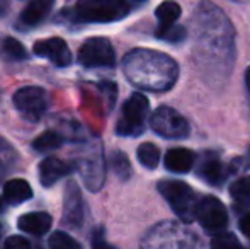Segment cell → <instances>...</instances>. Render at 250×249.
Wrapping results in <instances>:
<instances>
[{
    "label": "cell",
    "mask_w": 250,
    "mask_h": 249,
    "mask_svg": "<svg viewBox=\"0 0 250 249\" xmlns=\"http://www.w3.org/2000/svg\"><path fill=\"white\" fill-rule=\"evenodd\" d=\"M123 70L129 82L151 92L168 91L179 77V67L174 58L146 48L129 51L123 60Z\"/></svg>",
    "instance_id": "1"
},
{
    "label": "cell",
    "mask_w": 250,
    "mask_h": 249,
    "mask_svg": "<svg viewBox=\"0 0 250 249\" xmlns=\"http://www.w3.org/2000/svg\"><path fill=\"white\" fill-rule=\"evenodd\" d=\"M192 23L196 26V43L201 48L227 53L233 46V29L220 9L203 5Z\"/></svg>",
    "instance_id": "2"
},
{
    "label": "cell",
    "mask_w": 250,
    "mask_h": 249,
    "mask_svg": "<svg viewBox=\"0 0 250 249\" xmlns=\"http://www.w3.org/2000/svg\"><path fill=\"white\" fill-rule=\"evenodd\" d=\"M146 248H194L198 246V237L182 224L162 222L151 227L143 239Z\"/></svg>",
    "instance_id": "3"
},
{
    "label": "cell",
    "mask_w": 250,
    "mask_h": 249,
    "mask_svg": "<svg viewBox=\"0 0 250 249\" xmlns=\"http://www.w3.org/2000/svg\"><path fill=\"white\" fill-rule=\"evenodd\" d=\"M158 191L167 200V203L172 206L175 215L186 224L194 222L196 206H198V196L194 189L182 181H160Z\"/></svg>",
    "instance_id": "4"
},
{
    "label": "cell",
    "mask_w": 250,
    "mask_h": 249,
    "mask_svg": "<svg viewBox=\"0 0 250 249\" xmlns=\"http://www.w3.org/2000/svg\"><path fill=\"white\" fill-rule=\"evenodd\" d=\"M129 12L126 0H79L77 19L83 23H114Z\"/></svg>",
    "instance_id": "5"
},
{
    "label": "cell",
    "mask_w": 250,
    "mask_h": 249,
    "mask_svg": "<svg viewBox=\"0 0 250 249\" xmlns=\"http://www.w3.org/2000/svg\"><path fill=\"white\" fill-rule=\"evenodd\" d=\"M148 99L143 94H131L129 99L125 103V106H123L121 120L118 121V126H116L119 135L136 136L140 133H143L145 120L148 116Z\"/></svg>",
    "instance_id": "6"
},
{
    "label": "cell",
    "mask_w": 250,
    "mask_h": 249,
    "mask_svg": "<svg viewBox=\"0 0 250 249\" xmlns=\"http://www.w3.org/2000/svg\"><path fill=\"white\" fill-rule=\"evenodd\" d=\"M150 125L157 135L164 138L179 140L189 135V123L182 114L168 106H162L151 114Z\"/></svg>",
    "instance_id": "7"
},
{
    "label": "cell",
    "mask_w": 250,
    "mask_h": 249,
    "mask_svg": "<svg viewBox=\"0 0 250 249\" xmlns=\"http://www.w3.org/2000/svg\"><path fill=\"white\" fill-rule=\"evenodd\" d=\"M79 60L83 67H114L116 51L111 41L105 38H90L79 50Z\"/></svg>",
    "instance_id": "8"
},
{
    "label": "cell",
    "mask_w": 250,
    "mask_h": 249,
    "mask_svg": "<svg viewBox=\"0 0 250 249\" xmlns=\"http://www.w3.org/2000/svg\"><path fill=\"white\" fill-rule=\"evenodd\" d=\"M204 230L208 232H220L227 227L228 224V213L225 205L214 196H204L198 202L196 206V217Z\"/></svg>",
    "instance_id": "9"
},
{
    "label": "cell",
    "mask_w": 250,
    "mask_h": 249,
    "mask_svg": "<svg viewBox=\"0 0 250 249\" xmlns=\"http://www.w3.org/2000/svg\"><path fill=\"white\" fill-rule=\"evenodd\" d=\"M14 104L26 120L38 121L46 111V94L41 87H22L14 94Z\"/></svg>",
    "instance_id": "10"
},
{
    "label": "cell",
    "mask_w": 250,
    "mask_h": 249,
    "mask_svg": "<svg viewBox=\"0 0 250 249\" xmlns=\"http://www.w3.org/2000/svg\"><path fill=\"white\" fill-rule=\"evenodd\" d=\"M34 53L38 57L48 58L56 67H68L72 63L70 48L62 38H48L34 43Z\"/></svg>",
    "instance_id": "11"
},
{
    "label": "cell",
    "mask_w": 250,
    "mask_h": 249,
    "mask_svg": "<svg viewBox=\"0 0 250 249\" xmlns=\"http://www.w3.org/2000/svg\"><path fill=\"white\" fill-rule=\"evenodd\" d=\"M83 220V202L80 189L75 183H68L65 188V200H63V222L66 226L80 227Z\"/></svg>",
    "instance_id": "12"
},
{
    "label": "cell",
    "mask_w": 250,
    "mask_h": 249,
    "mask_svg": "<svg viewBox=\"0 0 250 249\" xmlns=\"http://www.w3.org/2000/svg\"><path fill=\"white\" fill-rule=\"evenodd\" d=\"M82 176L90 189H99L104 183V159L99 142L92 149L89 159L82 162Z\"/></svg>",
    "instance_id": "13"
},
{
    "label": "cell",
    "mask_w": 250,
    "mask_h": 249,
    "mask_svg": "<svg viewBox=\"0 0 250 249\" xmlns=\"http://www.w3.org/2000/svg\"><path fill=\"white\" fill-rule=\"evenodd\" d=\"M228 173H230L228 166H225V164L221 162L216 156H213V154H206L198 167V176L203 178L206 183L216 184V186L221 184V181H225Z\"/></svg>",
    "instance_id": "14"
},
{
    "label": "cell",
    "mask_w": 250,
    "mask_h": 249,
    "mask_svg": "<svg viewBox=\"0 0 250 249\" xmlns=\"http://www.w3.org/2000/svg\"><path fill=\"white\" fill-rule=\"evenodd\" d=\"M70 173H72V164L70 162H65L58 157H48L40 166V181L43 186H51Z\"/></svg>",
    "instance_id": "15"
},
{
    "label": "cell",
    "mask_w": 250,
    "mask_h": 249,
    "mask_svg": "<svg viewBox=\"0 0 250 249\" xmlns=\"http://www.w3.org/2000/svg\"><path fill=\"white\" fill-rule=\"evenodd\" d=\"M53 219L48 213L44 212H31L26 213V215L19 217V229L26 234H31V236H43L48 230L51 229Z\"/></svg>",
    "instance_id": "16"
},
{
    "label": "cell",
    "mask_w": 250,
    "mask_h": 249,
    "mask_svg": "<svg viewBox=\"0 0 250 249\" xmlns=\"http://www.w3.org/2000/svg\"><path fill=\"white\" fill-rule=\"evenodd\" d=\"M196 162V154L189 149H170L165 156V167L172 173L177 174H184L188 171H191V167Z\"/></svg>",
    "instance_id": "17"
},
{
    "label": "cell",
    "mask_w": 250,
    "mask_h": 249,
    "mask_svg": "<svg viewBox=\"0 0 250 249\" xmlns=\"http://www.w3.org/2000/svg\"><path fill=\"white\" fill-rule=\"evenodd\" d=\"M55 0H31L27 3V7L21 14V21L26 26H38L40 23H43L46 19V16L50 14Z\"/></svg>",
    "instance_id": "18"
},
{
    "label": "cell",
    "mask_w": 250,
    "mask_h": 249,
    "mask_svg": "<svg viewBox=\"0 0 250 249\" xmlns=\"http://www.w3.org/2000/svg\"><path fill=\"white\" fill-rule=\"evenodd\" d=\"M33 196V188L24 180H10L3 184V200L10 205H19Z\"/></svg>",
    "instance_id": "19"
},
{
    "label": "cell",
    "mask_w": 250,
    "mask_h": 249,
    "mask_svg": "<svg viewBox=\"0 0 250 249\" xmlns=\"http://www.w3.org/2000/svg\"><path fill=\"white\" fill-rule=\"evenodd\" d=\"M230 195L233 200V205L238 210H244L250 206V178H240V180L233 181L230 186Z\"/></svg>",
    "instance_id": "20"
},
{
    "label": "cell",
    "mask_w": 250,
    "mask_h": 249,
    "mask_svg": "<svg viewBox=\"0 0 250 249\" xmlns=\"http://www.w3.org/2000/svg\"><path fill=\"white\" fill-rule=\"evenodd\" d=\"M155 16L158 19V27H167L170 24L177 23V19L181 17V7L175 2L167 0V2L158 5V9L155 10Z\"/></svg>",
    "instance_id": "21"
},
{
    "label": "cell",
    "mask_w": 250,
    "mask_h": 249,
    "mask_svg": "<svg viewBox=\"0 0 250 249\" xmlns=\"http://www.w3.org/2000/svg\"><path fill=\"white\" fill-rule=\"evenodd\" d=\"M63 142V136L60 133L53 132V130H48V132L41 133L36 140L33 142L34 150L38 152H50V150H55L62 145Z\"/></svg>",
    "instance_id": "22"
},
{
    "label": "cell",
    "mask_w": 250,
    "mask_h": 249,
    "mask_svg": "<svg viewBox=\"0 0 250 249\" xmlns=\"http://www.w3.org/2000/svg\"><path fill=\"white\" fill-rule=\"evenodd\" d=\"M138 160L146 169H155L160 162V150L153 143H142L138 147Z\"/></svg>",
    "instance_id": "23"
},
{
    "label": "cell",
    "mask_w": 250,
    "mask_h": 249,
    "mask_svg": "<svg viewBox=\"0 0 250 249\" xmlns=\"http://www.w3.org/2000/svg\"><path fill=\"white\" fill-rule=\"evenodd\" d=\"M186 34H188L186 27L177 23L170 24V26H167V27H158L157 29V38H160V40H164V41H168V43H181V41L186 40Z\"/></svg>",
    "instance_id": "24"
},
{
    "label": "cell",
    "mask_w": 250,
    "mask_h": 249,
    "mask_svg": "<svg viewBox=\"0 0 250 249\" xmlns=\"http://www.w3.org/2000/svg\"><path fill=\"white\" fill-rule=\"evenodd\" d=\"M111 167L116 173V176L121 178V180H128L131 176V166H129L128 157L119 150L111 156Z\"/></svg>",
    "instance_id": "25"
},
{
    "label": "cell",
    "mask_w": 250,
    "mask_h": 249,
    "mask_svg": "<svg viewBox=\"0 0 250 249\" xmlns=\"http://www.w3.org/2000/svg\"><path fill=\"white\" fill-rule=\"evenodd\" d=\"M2 46H3V53L9 58H12V60H24L27 57L26 48L17 40H14V38H5Z\"/></svg>",
    "instance_id": "26"
},
{
    "label": "cell",
    "mask_w": 250,
    "mask_h": 249,
    "mask_svg": "<svg viewBox=\"0 0 250 249\" xmlns=\"http://www.w3.org/2000/svg\"><path fill=\"white\" fill-rule=\"evenodd\" d=\"M48 244H50V248L53 249H79L80 248V244L65 232H55L50 237Z\"/></svg>",
    "instance_id": "27"
},
{
    "label": "cell",
    "mask_w": 250,
    "mask_h": 249,
    "mask_svg": "<svg viewBox=\"0 0 250 249\" xmlns=\"http://www.w3.org/2000/svg\"><path fill=\"white\" fill-rule=\"evenodd\" d=\"M211 246L213 248H220V249H225V248H238L240 246V241L230 232H218L216 236L211 239Z\"/></svg>",
    "instance_id": "28"
},
{
    "label": "cell",
    "mask_w": 250,
    "mask_h": 249,
    "mask_svg": "<svg viewBox=\"0 0 250 249\" xmlns=\"http://www.w3.org/2000/svg\"><path fill=\"white\" fill-rule=\"evenodd\" d=\"M3 246L7 249H29L31 244L27 239H24L22 236H10L9 239H5Z\"/></svg>",
    "instance_id": "29"
},
{
    "label": "cell",
    "mask_w": 250,
    "mask_h": 249,
    "mask_svg": "<svg viewBox=\"0 0 250 249\" xmlns=\"http://www.w3.org/2000/svg\"><path fill=\"white\" fill-rule=\"evenodd\" d=\"M240 230L244 236H247L250 239V212L245 213V215L240 219Z\"/></svg>",
    "instance_id": "30"
},
{
    "label": "cell",
    "mask_w": 250,
    "mask_h": 249,
    "mask_svg": "<svg viewBox=\"0 0 250 249\" xmlns=\"http://www.w3.org/2000/svg\"><path fill=\"white\" fill-rule=\"evenodd\" d=\"M245 84H247V87L250 91V67L247 68V72H245Z\"/></svg>",
    "instance_id": "31"
},
{
    "label": "cell",
    "mask_w": 250,
    "mask_h": 249,
    "mask_svg": "<svg viewBox=\"0 0 250 249\" xmlns=\"http://www.w3.org/2000/svg\"><path fill=\"white\" fill-rule=\"evenodd\" d=\"M233 2H238V3H244V2H250V0H233Z\"/></svg>",
    "instance_id": "32"
},
{
    "label": "cell",
    "mask_w": 250,
    "mask_h": 249,
    "mask_svg": "<svg viewBox=\"0 0 250 249\" xmlns=\"http://www.w3.org/2000/svg\"><path fill=\"white\" fill-rule=\"evenodd\" d=\"M247 160H249V166H250V149H249V154H247Z\"/></svg>",
    "instance_id": "33"
},
{
    "label": "cell",
    "mask_w": 250,
    "mask_h": 249,
    "mask_svg": "<svg viewBox=\"0 0 250 249\" xmlns=\"http://www.w3.org/2000/svg\"><path fill=\"white\" fill-rule=\"evenodd\" d=\"M2 206H3V205H2V200H0V212H2V210H3Z\"/></svg>",
    "instance_id": "34"
},
{
    "label": "cell",
    "mask_w": 250,
    "mask_h": 249,
    "mask_svg": "<svg viewBox=\"0 0 250 249\" xmlns=\"http://www.w3.org/2000/svg\"><path fill=\"white\" fill-rule=\"evenodd\" d=\"M0 234H2V227H0Z\"/></svg>",
    "instance_id": "35"
}]
</instances>
